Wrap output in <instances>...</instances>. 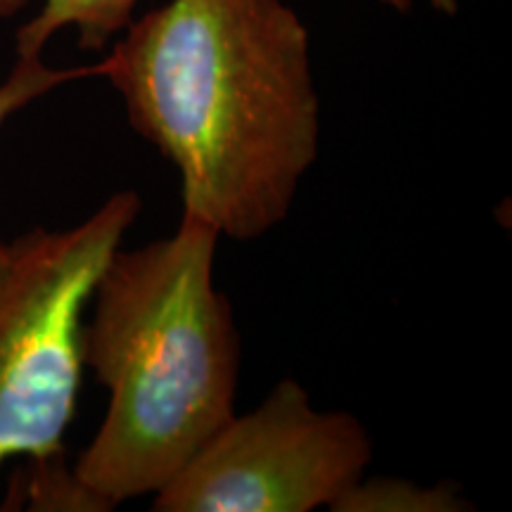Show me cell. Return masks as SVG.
Returning a JSON list of instances; mask_svg holds the SVG:
<instances>
[{"label":"cell","mask_w":512,"mask_h":512,"mask_svg":"<svg viewBox=\"0 0 512 512\" xmlns=\"http://www.w3.org/2000/svg\"><path fill=\"white\" fill-rule=\"evenodd\" d=\"M95 64L128 124L178 171L183 216L259 240L320 147L311 36L285 0H169Z\"/></svg>","instance_id":"cell-1"},{"label":"cell","mask_w":512,"mask_h":512,"mask_svg":"<svg viewBox=\"0 0 512 512\" xmlns=\"http://www.w3.org/2000/svg\"><path fill=\"white\" fill-rule=\"evenodd\" d=\"M221 235L181 214L169 238L117 249L83 323V363L110 394L72 467L102 510L152 496L235 413L240 330L214 283Z\"/></svg>","instance_id":"cell-2"},{"label":"cell","mask_w":512,"mask_h":512,"mask_svg":"<svg viewBox=\"0 0 512 512\" xmlns=\"http://www.w3.org/2000/svg\"><path fill=\"white\" fill-rule=\"evenodd\" d=\"M143 200L121 190L64 230L34 228L0 256V467L62 458L79 399L83 313Z\"/></svg>","instance_id":"cell-3"},{"label":"cell","mask_w":512,"mask_h":512,"mask_svg":"<svg viewBox=\"0 0 512 512\" xmlns=\"http://www.w3.org/2000/svg\"><path fill=\"white\" fill-rule=\"evenodd\" d=\"M375 446L347 411H318L285 377L152 494L155 512H311L366 477Z\"/></svg>","instance_id":"cell-4"},{"label":"cell","mask_w":512,"mask_h":512,"mask_svg":"<svg viewBox=\"0 0 512 512\" xmlns=\"http://www.w3.org/2000/svg\"><path fill=\"white\" fill-rule=\"evenodd\" d=\"M140 0H43L41 10L17 29V55H43L50 38L74 29L81 50L100 53L136 17Z\"/></svg>","instance_id":"cell-5"},{"label":"cell","mask_w":512,"mask_h":512,"mask_svg":"<svg viewBox=\"0 0 512 512\" xmlns=\"http://www.w3.org/2000/svg\"><path fill=\"white\" fill-rule=\"evenodd\" d=\"M332 512H463L475 510L453 484H418L408 479L373 477L356 482Z\"/></svg>","instance_id":"cell-6"},{"label":"cell","mask_w":512,"mask_h":512,"mask_svg":"<svg viewBox=\"0 0 512 512\" xmlns=\"http://www.w3.org/2000/svg\"><path fill=\"white\" fill-rule=\"evenodd\" d=\"M79 79H98V67L88 64V67L57 69L43 62V55H17V64L12 67L10 76L0 83V126L34 100ZM3 247L0 242V256H3Z\"/></svg>","instance_id":"cell-7"},{"label":"cell","mask_w":512,"mask_h":512,"mask_svg":"<svg viewBox=\"0 0 512 512\" xmlns=\"http://www.w3.org/2000/svg\"><path fill=\"white\" fill-rule=\"evenodd\" d=\"M27 508L29 510H69V512H105L91 491L76 479L74 470L62 458L48 463H31L27 472Z\"/></svg>","instance_id":"cell-8"},{"label":"cell","mask_w":512,"mask_h":512,"mask_svg":"<svg viewBox=\"0 0 512 512\" xmlns=\"http://www.w3.org/2000/svg\"><path fill=\"white\" fill-rule=\"evenodd\" d=\"M377 3L387 5V8L403 12V15H406V12L413 10L415 0H377ZM430 5L437 12H441V15H456V12L460 10V0H430Z\"/></svg>","instance_id":"cell-9"},{"label":"cell","mask_w":512,"mask_h":512,"mask_svg":"<svg viewBox=\"0 0 512 512\" xmlns=\"http://www.w3.org/2000/svg\"><path fill=\"white\" fill-rule=\"evenodd\" d=\"M31 3H34V0H0V19L19 15V12H22Z\"/></svg>","instance_id":"cell-10"}]
</instances>
